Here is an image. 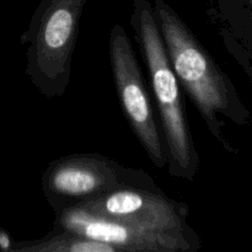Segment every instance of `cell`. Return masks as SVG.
<instances>
[{
  "label": "cell",
  "instance_id": "1",
  "mask_svg": "<svg viewBox=\"0 0 252 252\" xmlns=\"http://www.w3.org/2000/svg\"><path fill=\"white\" fill-rule=\"evenodd\" d=\"M130 26L149 74L166 147L167 172L193 182L199 169V154L189 129L182 89L170 64L150 0H133Z\"/></svg>",
  "mask_w": 252,
  "mask_h": 252
},
{
  "label": "cell",
  "instance_id": "2",
  "mask_svg": "<svg viewBox=\"0 0 252 252\" xmlns=\"http://www.w3.org/2000/svg\"><path fill=\"white\" fill-rule=\"evenodd\" d=\"M154 16L180 86L212 134L225 144L219 115L235 117L238 105L230 81L196 34L164 0H154Z\"/></svg>",
  "mask_w": 252,
  "mask_h": 252
},
{
  "label": "cell",
  "instance_id": "3",
  "mask_svg": "<svg viewBox=\"0 0 252 252\" xmlns=\"http://www.w3.org/2000/svg\"><path fill=\"white\" fill-rule=\"evenodd\" d=\"M89 0H41L20 43L26 47L27 78L47 98L61 97L70 83L81 15Z\"/></svg>",
  "mask_w": 252,
  "mask_h": 252
},
{
  "label": "cell",
  "instance_id": "4",
  "mask_svg": "<svg viewBox=\"0 0 252 252\" xmlns=\"http://www.w3.org/2000/svg\"><path fill=\"white\" fill-rule=\"evenodd\" d=\"M127 186L158 187L143 170L123 166L97 153L62 157L42 174V191L54 213Z\"/></svg>",
  "mask_w": 252,
  "mask_h": 252
},
{
  "label": "cell",
  "instance_id": "5",
  "mask_svg": "<svg viewBox=\"0 0 252 252\" xmlns=\"http://www.w3.org/2000/svg\"><path fill=\"white\" fill-rule=\"evenodd\" d=\"M111 69L123 115L155 167L167 165L166 147L143 75L127 32L120 24L112 26L108 39Z\"/></svg>",
  "mask_w": 252,
  "mask_h": 252
},
{
  "label": "cell",
  "instance_id": "6",
  "mask_svg": "<svg viewBox=\"0 0 252 252\" xmlns=\"http://www.w3.org/2000/svg\"><path fill=\"white\" fill-rule=\"evenodd\" d=\"M53 228L106 243L118 252H196L201 241L193 229L182 233L140 228L83 207L57 212Z\"/></svg>",
  "mask_w": 252,
  "mask_h": 252
},
{
  "label": "cell",
  "instance_id": "7",
  "mask_svg": "<svg viewBox=\"0 0 252 252\" xmlns=\"http://www.w3.org/2000/svg\"><path fill=\"white\" fill-rule=\"evenodd\" d=\"M76 207L152 230H191L187 224L189 206L170 198L159 187H122Z\"/></svg>",
  "mask_w": 252,
  "mask_h": 252
},
{
  "label": "cell",
  "instance_id": "8",
  "mask_svg": "<svg viewBox=\"0 0 252 252\" xmlns=\"http://www.w3.org/2000/svg\"><path fill=\"white\" fill-rule=\"evenodd\" d=\"M11 252H118L106 243L70 231L53 228L46 236L32 241L15 243Z\"/></svg>",
  "mask_w": 252,
  "mask_h": 252
},
{
  "label": "cell",
  "instance_id": "9",
  "mask_svg": "<svg viewBox=\"0 0 252 252\" xmlns=\"http://www.w3.org/2000/svg\"><path fill=\"white\" fill-rule=\"evenodd\" d=\"M15 241L10 238V234L4 229H0V251L11 252Z\"/></svg>",
  "mask_w": 252,
  "mask_h": 252
}]
</instances>
